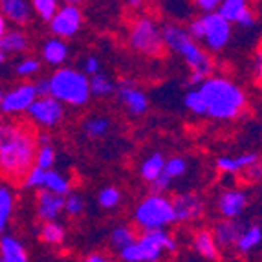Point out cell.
<instances>
[{"label": "cell", "mask_w": 262, "mask_h": 262, "mask_svg": "<svg viewBox=\"0 0 262 262\" xmlns=\"http://www.w3.org/2000/svg\"><path fill=\"white\" fill-rule=\"evenodd\" d=\"M0 262H28L26 248L13 235L0 236Z\"/></svg>", "instance_id": "cell-22"}, {"label": "cell", "mask_w": 262, "mask_h": 262, "mask_svg": "<svg viewBox=\"0 0 262 262\" xmlns=\"http://www.w3.org/2000/svg\"><path fill=\"white\" fill-rule=\"evenodd\" d=\"M187 31L198 44L202 42L211 52H220L231 40L233 26L214 11V13L198 15L191 18L187 24Z\"/></svg>", "instance_id": "cell-6"}, {"label": "cell", "mask_w": 262, "mask_h": 262, "mask_svg": "<svg viewBox=\"0 0 262 262\" xmlns=\"http://www.w3.org/2000/svg\"><path fill=\"white\" fill-rule=\"evenodd\" d=\"M44 189L59 196H68L72 192V182L70 178L57 169L46 170V178H44Z\"/></svg>", "instance_id": "cell-25"}, {"label": "cell", "mask_w": 262, "mask_h": 262, "mask_svg": "<svg viewBox=\"0 0 262 262\" xmlns=\"http://www.w3.org/2000/svg\"><path fill=\"white\" fill-rule=\"evenodd\" d=\"M128 44L143 55L160 57L165 52L160 22L150 15H140L128 26Z\"/></svg>", "instance_id": "cell-8"}, {"label": "cell", "mask_w": 262, "mask_h": 262, "mask_svg": "<svg viewBox=\"0 0 262 262\" xmlns=\"http://www.w3.org/2000/svg\"><path fill=\"white\" fill-rule=\"evenodd\" d=\"M62 211H64V196L40 189L37 194V216L42 222H55Z\"/></svg>", "instance_id": "cell-16"}, {"label": "cell", "mask_w": 262, "mask_h": 262, "mask_svg": "<svg viewBox=\"0 0 262 262\" xmlns=\"http://www.w3.org/2000/svg\"><path fill=\"white\" fill-rule=\"evenodd\" d=\"M162 33L165 48L178 53L185 61V64L191 68V72H200L206 77H209L213 72V59L202 48V44H198L189 35L187 28H184L180 22H167L162 28Z\"/></svg>", "instance_id": "cell-3"}, {"label": "cell", "mask_w": 262, "mask_h": 262, "mask_svg": "<svg viewBox=\"0 0 262 262\" xmlns=\"http://www.w3.org/2000/svg\"><path fill=\"white\" fill-rule=\"evenodd\" d=\"M84 211V198L77 192H70L68 196H64V213L70 216H77Z\"/></svg>", "instance_id": "cell-39"}, {"label": "cell", "mask_w": 262, "mask_h": 262, "mask_svg": "<svg viewBox=\"0 0 262 262\" xmlns=\"http://www.w3.org/2000/svg\"><path fill=\"white\" fill-rule=\"evenodd\" d=\"M50 96L62 105L81 106L90 99V79L77 68L61 66L48 77Z\"/></svg>", "instance_id": "cell-4"}, {"label": "cell", "mask_w": 262, "mask_h": 262, "mask_svg": "<svg viewBox=\"0 0 262 262\" xmlns=\"http://www.w3.org/2000/svg\"><path fill=\"white\" fill-rule=\"evenodd\" d=\"M206 75L204 74H200V72H191L189 74V77H187V86H191V88H198L200 86L204 81H206Z\"/></svg>", "instance_id": "cell-45"}, {"label": "cell", "mask_w": 262, "mask_h": 262, "mask_svg": "<svg viewBox=\"0 0 262 262\" xmlns=\"http://www.w3.org/2000/svg\"><path fill=\"white\" fill-rule=\"evenodd\" d=\"M59 2L57 0H33L31 2V9H33V13H37V17L40 20H46L50 22L53 18V15L57 13V9H59Z\"/></svg>", "instance_id": "cell-34"}, {"label": "cell", "mask_w": 262, "mask_h": 262, "mask_svg": "<svg viewBox=\"0 0 262 262\" xmlns=\"http://www.w3.org/2000/svg\"><path fill=\"white\" fill-rule=\"evenodd\" d=\"M128 6L130 8H138V6H141V2H128Z\"/></svg>", "instance_id": "cell-48"}, {"label": "cell", "mask_w": 262, "mask_h": 262, "mask_svg": "<svg viewBox=\"0 0 262 262\" xmlns=\"http://www.w3.org/2000/svg\"><path fill=\"white\" fill-rule=\"evenodd\" d=\"M88 79H90V94L92 96L106 97L116 92V83L106 74H103V72H99V74L92 75V77Z\"/></svg>", "instance_id": "cell-32"}, {"label": "cell", "mask_w": 262, "mask_h": 262, "mask_svg": "<svg viewBox=\"0 0 262 262\" xmlns=\"http://www.w3.org/2000/svg\"><path fill=\"white\" fill-rule=\"evenodd\" d=\"M258 160L257 152H242L238 156H220L216 158V169L224 174H236L242 172L244 169H248L251 163H255Z\"/></svg>", "instance_id": "cell-21"}, {"label": "cell", "mask_w": 262, "mask_h": 262, "mask_svg": "<svg viewBox=\"0 0 262 262\" xmlns=\"http://www.w3.org/2000/svg\"><path fill=\"white\" fill-rule=\"evenodd\" d=\"M163 165H165V156L162 152H152L150 156H147L141 162V167H140V174L145 182H156L160 178L163 170Z\"/></svg>", "instance_id": "cell-26"}, {"label": "cell", "mask_w": 262, "mask_h": 262, "mask_svg": "<svg viewBox=\"0 0 262 262\" xmlns=\"http://www.w3.org/2000/svg\"><path fill=\"white\" fill-rule=\"evenodd\" d=\"M2 121H4V119H2V116H0V123H2Z\"/></svg>", "instance_id": "cell-51"}, {"label": "cell", "mask_w": 262, "mask_h": 262, "mask_svg": "<svg viewBox=\"0 0 262 262\" xmlns=\"http://www.w3.org/2000/svg\"><path fill=\"white\" fill-rule=\"evenodd\" d=\"M108 128H110V121L105 116H90V118H86L83 121V132L88 138H94V140L106 136Z\"/></svg>", "instance_id": "cell-31"}, {"label": "cell", "mask_w": 262, "mask_h": 262, "mask_svg": "<svg viewBox=\"0 0 262 262\" xmlns=\"http://www.w3.org/2000/svg\"><path fill=\"white\" fill-rule=\"evenodd\" d=\"M216 13L229 24H238L244 30L253 28L255 22H257L255 11L246 0H222Z\"/></svg>", "instance_id": "cell-13"}, {"label": "cell", "mask_w": 262, "mask_h": 262, "mask_svg": "<svg viewBox=\"0 0 262 262\" xmlns=\"http://www.w3.org/2000/svg\"><path fill=\"white\" fill-rule=\"evenodd\" d=\"M42 59L48 64L61 68L62 62L68 59V44L62 39H57V37L48 39L42 44Z\"/></svg>", "instance_id": "cell-24"}, {"label": "cell", "mask_w": 262, "mask_h": 262, "mask_svg": "<svg viewBox=\"0 0 262 262\" xmlns=\"http://www.w3.org/2000/svg\"><path fill=\"white\" fill-rule=\"evenodd\" d=\"M206 103V116L214 119H235L244 112L248 99L235 81L222 75H209L198 86Z\"/></svg>", "instance_id": "cell-2"}, {"label": "cell", "mask_w": 262, "mask_h": 262, "mask_svg": "<svg viewBox=\"0 0 262 262\" xmlns=\"http://www.w3.org/2000/svg\"><path fill=\"white\" fill-rule=\"evenodd\" d=\"M211 231H213L219 248H235L238 236L244 231V226L238 219H222L214 224Z\"/></svg>", "instance_id": "cell-18"}, {"label": "cell", "mask_w": 262, "mask_h": 262, "mask_svg": "<svg viewBox=\"0 0 262 262\" xmlns=\"http://www.w3.org/2000/svg\"><path fill=\"white\" fill-rule=\"evenodd\" d=\"M35 99H37V92L33 83L31 81H24V83L17 84L9 92L4 94L0 110L6 116H18L22 112H28V108L33 105Z\"/></svg>", "instance_id": "cell-11"}, {"label": "cell", "mask_w": 262, "mask_h": 262, "mask_svg": "<svg viewBox=\"0 0 262 262\" xmlns=\"http://www.w3.org/2000/svg\"><path fill=\"white\" fill-rule=\"evenodd\" d=\"M169 251H176V241L165 229H154V231H143L134 244L119 251L123 262H158L162 255Z\"/></svg>", "instance_id": "cell-5"}, {"label": "cell", "mask_w": 262, "mask_h": 262, "mask_svg": "<svg viewBox=\"0 0 262 262\" xmlns=\"http://www.w3.org/2000/svg\"><path fill=\"white\" fill-rule=\"evenodd\" d=\"M244 182H249V184H257V182H262V160L258 158L257 162L251 163L248 169H244L241 172Z\"/></svg>", "instance_id": "cell-40"}, {"label": "cell", "mask_w": 262, "mask_h": 262, "mask_svg": "<svg viewBox=\"0 0 262 262\" xmlns=\"http://www.w3.org/2000/svg\"><path fill=\"white\" fill-rule=\"evenodd\" d=\"M13 204H15V198L11 189L0 185V236L4 235L6 227L9 224L11 213H13Z\"/></svg>", "instance_id": "cell-30"}, {"label": "cell", "mask_w": 262, "mask_h": 262, "mask_svg": "<svg viewBox=\"0 0 262 262\" xmlns=\"http://www.w3.org/2000/svg\"><path fill=\"white\" fill-rule=\"evenodd\" d=\"M255 81L262 86V39L255 50Z\"/></svg>", "instance_id": "cell-43"}, {"label": "cell", "mask_w": 262, "mask_h": 262, "mask_svg": "<svg viewBox=\"0 0 262 262\" xmlns=\"http://www.w3.org/2000/svg\"><path fill=\"white\" fill-rule=\"evenodd\" d=\"M220 6V0H194L192 2V8H196L200 11V15L206 13H214Z\"/></svg>", "instance_id": "cell-42"}, {"label": "cell", "mask_w": 262, "mask_h": 262, "mask_svg": "<svg viewBox=\"0 0 262 262\" xmlns=\"http://www.w3.org/2000/svg\"><path fill=\"white\" fill-rule=\"evenodd\" d=\"M2 99H4V92L0 90V106H2Z\"/></svg>", "instance_id": "cell-50"}, {"label": "cell", "mask_w": 262, "mask_h": 262, "mask_svg": "<svg viewBox=\"0 0 262 262\" xmlns=\"http://www.w3.org/2000/svg\"><path fill=\"white\" fill-rule=\"evenodd\" d=\"M83 262H112V260L103 253H92V255H88Z\"/></svg>", "instance_id": "cell-46"}, {"label": "cell", "mask_w": 262, "mask_h": 262, "mask_svg": "<svg viewBox=\"0 0 262 262\" xmlns=\"http://www.w3.org/2000/svg\"><path fill=\"white\" fill-rule=\"evenodd\" d=\"M0 13L4 15L8 22L13 24H28L33 15L31 2L26 0H0Z\"/></svg>", "instance_id": "cell-20"}, {"label": "cell", "mask_w": 262, "mask_h": 262, "mask_svg": "<svg viewBox=\"0 0 262 262\" xmlns=\"http://www.w3.org/2000/svg\"><path fill=\"white\" fill-rule=\"evenodd\" d=\"M53 163H55V149L53 145H39L35 154V167L42 170L53 169Z\"/></svg>", "instance_id": "cell-36"}, {"label": "cell", "mask_w": 262, "mask_h": 262, "mask_svg": "<svg viewBox=\"0 0 262 262\" xmlns=\"http://www.w3.org/2000/svg\"><path fill=\"white\" fill-rule=\"evenodd\" d=\"M26 114L30 116L31 121H35L37 125L50 128L62 121V118H64V105L59 103L57 99H53L52 96L37 97Z\"/></svg>", "instance_id": "cell-10"}, {"label": "cell", "mask_w": 262, "mask_h": 262, "mask_svg": "<svg viewBox=\"0 0 262 262\" xmlns=\"http://www.w3.org/2000/svg\"><path fill=\"white\" fill-rule=\"evenodd\" d=\"M39 70H40V61L35 59V57H24L22 61H18L17 68H15L17 75H20V77H31V75H35Z\"/></svg>", "instance_id": "cell-38"}, {"label": "cell", "mask_w": 262, "mask_h": 262, "mask_svg": "<svg viewBox=\"0 0 262 262\" xmlns=\"http://www.w3.org/2000/svg\"><path fill=\"white\" fill-rule=\"evenodd\" d=\"M184 105L189 112L196 114V116H206V103H204L202 94L198 92V88H191V90L185 94Z\"/></svg>", "instance_id": "cell-35"}, {"label": "cell", "mask_w": 262, "mask_h": 262, "mask_svg": "<svg viewBox=\"0 0 262 262\" xmlns=\"http://www.w3.org/2000/svg\"><path fill=\"white\" fill-rule=\"evenodd\" d=\"M81 72H83L86 77H92V75L99 74L101 72V61L96 55H86L84 57V61H83V68H81Z\"/></svg>", "instance_id": "cell-41"}, {"label": "cell", "mask_w": 262, "mask_h": 262, "mask_svg": "<svg viewBox=\"0 0 262 262\" xmlns=\"http://www.w3.org/2000/svg\"><path fill=\"white\" fill-rule=\"evenodd\" d=\"M30 46L28 35L22 30H8L6 35L0 39V52L4 55H15V53H24Z\"/></svg>", "instance_id": "cell-23"}, {"label": "cell", "mask_w": 262, "mask_h": 262, "mask_svg": "<svg viewBox=\"0 0 262 262\" xmlns=\"http://www.w3.org/2000/svg\"><path fill=\"white\" fill-rule=\"evenodd\" d=\"M119 202H121V191L114 185H106L97 192V204L103 209H114L119 206Z\"/></svg>", "instance_id": "cell-33"}, {"label": "cell", "mask_w": 262, "mask_h": 262, "mask_svg": "<svg viewBox=\"0 0 262 262\" xmlns=\"http://www.w3.org/2000/svg\"><path fill=\"white\" fill-rule=\"evenodd\" d=\"M248 206V196L242 189H227L219 196L216 207L224 219H238Z\"/></svg>", "instance_id": "cell-15"}, {"label": "cell", "mask_w": 262, "mask_h": 262, "mask_svg": "<svg viewBox=\"0 0 262 262\" xmlns=\"http://www.w3.org/2000/svg\"><path fill=\"white\" fill-rule=\"evenodd\" d=\"M136 238H138V235H136V231L130 226H118L114 227L112 233H110V246L119 253L130 244H134Z\"/></svg>", "instance_id": "cell-29"}, {"label": "cell", "mask_w": 262, "mask_h": 262, "mask_svg": "<svg viewBox=\"0 0 262 262\" xmlns=\"http://www.w3.org/2000/svg\"><path fill=\"white\" fill-rule=\"evenodd\" d=\"M39 236H40V241L46 242V244L59 246L64 242L66 229L59 220H55V222H42V226H40V229H39Z\"/></svg>", "instance_id": "cell-28"}, {"label": "cell", "mask_w": 262, "mask_h": 262, "mask_svg": "<svg viewBox=\"0 0 262 262\" xmlns=\"http://www.w3.org/2000/svg\"><path fill=\"white\" fill-rule=\"evenodd\" d=\"M81 28H83V11L75 2L61 4L50 20V31L53 33V37L62 40L77 35Z\"/></svg>", "instance_id": "cell-9"}, {"label": "cell", "mask_w": 262, "mask_h": 262, "mask_svg": "<svg viewBox=\"0 0 262 262\" xmlns=\"http://www.w3.org/2000/svg\"><path fill=\"white\" fill-rule=\"evenodd\" d=\"M172 202V209H174V219L180 224H189L198 220L206 211V202L198 196L196 192L185 191L178 192L170 198Z\"/></svg>", "instance_id": "cell-12"}, {"label": "cell", "mask_w": 262, "mask_h": 262, "mask_svg": "<svg viewBox=\"0 0 262 262\" xmlns=\"http://www.w3.org/2000/svg\"><path fill=\"white\" fill-rule=\"evenodd\" d=\"M33 86H35L37 97L50 96V83H48V77H39L37 81H33Z\"/></svg>", "instance_id": "cell-44"}, {"label": "cell", "mask_w": 262, "mask_h": 262, "mask_svg": "<svg viewBox=\"0 0 262 262\" xmlns=\"http://www.w3.org/2000/svg\"><path fill=\"white\" fill-rule=\"evenodd\" d=\"M260 242H262V227L253 224V226L244 227V231L238 236L235 248L238 249L241 253H249V251H253Z\"/></svg>", "instance_id": "cell-27"}, {"label": "cell", "mask_w": 262, "mask_h": 262, "mask_svg": "<svg viewBox=\"0 0 262 262\" xmlns=\"http://www.w3.org/2000/svg\"><path fill=\"white\" fill-rule=\"evenodd\" d=\"M6 61V55H4V53H2V52H0V64H2V62H4Z\"/></svg>", "instance_id": "cell-49"}, {"label": "cell", "mask_w": 262, "mask_h": 262, "mask_svg": "<svg viewBox=\"0 0 262 262\" xmlns=\"http://www.w3.org/2000/svg\"><path fill=\"white\" fill-rule=\"evenodd\" d=\"M192 248L206 260L214 262L220 258V248L209 227H198L196 231L192 233Z\"/></svg>", "instance_id": "cell-19"}, {"label": "cell", "mask_w": 262, "mask_h": 262, "mask_svg": "<svg viewBox=\"0 0 262 262\" xmlns=\"http://www.w3.org/2000/svg\"><path fill=\"white\" fill-rule=\"evenodd\" d=\"M134 222L143 231L165 229L167 226L174 224L176 219L170 198L165 194H156V192L141 198L134 209Z\"/></svg>", "instance_id": "cell-7"}, {"label": "cell", "mask_w": 262, "mask_h": 262, "mask_svg": "<svg viewBox=\"0 0 262 262\" xmlns=\"http://www.w3.org/2000/svg\"><path fill=\"white\" fill-rule=\"evenodd\" d=\"M37 134L24 123H0V172L11 182H22L35 165Z\"/></svg>", "instance_id": "cell-1"}, {"label": "cell", "mask_w": 262, "mask_h": 262, "mask_svg": "<svg viewBox=\"0 0 262 262\" xmlns=\"http://www.w3.org/2000/svg\"><path fill=\"white\" fill-rule=\"evenodd\" d=\"M6 31H8V20L4 18V15L0 13V39L6 35Z\"/></svg>", "instance_id": "cell-47"}, {"label": "cell", "mask_w": 262, "mask_h": 262, "mask_svg": "<svg viewBox=\"0 0 262 262\" xmlns=\"http://www.w3.org/2000/svg\"><path fill=\"white\" fill-rule=\"evenodd\" d=\"M118 97L123 103V106L132 114V116H141L149 108V97L143 90L134 86V83H121L118 86Z\"/></svg>", "instance_id": "cell-14"}, {"label": "cell", "mask_w": 262, "mask_h": 262, "mask_svg": "<svg viewBox=\"0 0 262 262\" xmlns=\"http://www.w3.org/2000/svg\"><path fill=\"white\" fill-rule=\"evenodd\" d=\"M44 178H46V170L39 169V167H31L30 170L26 172V176H24V180H22V184H24V187L28 189H44Z\"/></svg>", "instance_id": "cell-37"}, {"label": "cell", "mask_w": 262, "mask_h": 262, "mask_svg": "<svg viewBox=\"0 0 262 262\" xmlns=\"http://www.w3.org/2000/svg\"><path fill=\"white\" fill-rule=\"evenodd\" d=\"M187 172V160L184 156H170L165 160V165H163V170L160 178L156 182H152V191L156 194H163L165 189H169L170 182L180 176H184Z\"/></svg>", "instance_id": "cell-17"}]
</instances>
